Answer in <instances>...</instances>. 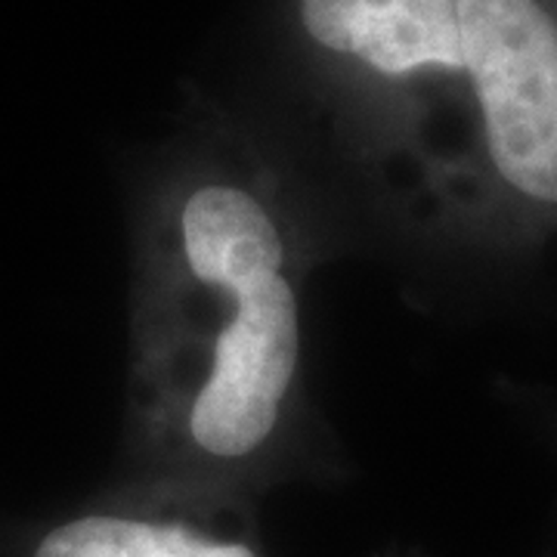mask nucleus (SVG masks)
Returning <instances> with one entry per match:
<instances>
[{
	"instance_id": "obj_2",
	"label": "nucleus",
	"mask_w": 557,
	"mask_h": 557,
	"mask_svg": "<svg viewBox=\"0 0 557 557\" xmlns=\"http://www.w3.org/2000/svg\"><path fill=\"white\" fill-rule=\"evenodd\" d=\"M230 319L214 338L189 431L208 456L239 458L273 434L300 354L295 285L285 270L220 282Z\"/></svg>"
},
{
	"instance_id": "obj_1",
	"label": "nucleus",
	"mask_w": 557,
	"mask_h": 557,
	"mask_svg": "<svg viewBox=\"0 0 557 557\" xmlns=\"http://www.w3.org/2000/svg\"><path fill=\"white\" fill-rule=\"evenodd\" d=\"M458 38L498 174L557 205L555 20L539 0H458Z\"/></svg>"
},
{
	"instance_id": "obj_3",
	"label": "nucleus",
	"mask_w": 557,
	"mask_h": 557,
	"mask_svg": "<svg viewBox=\"0 0 557 557\" xmlns=\"http://www.w3.org/2000/svg\"><path fill=\"white\" fill-rule=\"evenodd\" d=\"M310 38L381 75L461 69L458 0H300Z\"/></svg>"
},
{
	"instance_id": "obj_4",
	"label": "nucleus",
	"mask_w": 557,
	"mask_h": 557,
	"mask_svg": "<svg viewBox=\"0 0 557 557\" xmlns=\"http://www.w3.org/2000/svg\"><path fill=\"white\" fill-rule=\"evenodd\" d=\"M35 557H260L245 539L186 520L90 515L57 527Z\"/></svg>"
}]
</instances>
